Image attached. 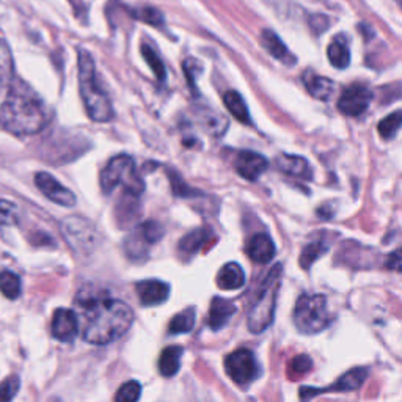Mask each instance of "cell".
Segmentation results:
<instances>
[{
    "label": "cell",
    "mask_w": 402,
    "mask_h": 402,
    "mask_svg": "<svg viewBox=\"0 0 402 402\" xmlns=\"http://www.w3.org/2000/svg\"><path fill=\"white\" fill-rule=\"evenodd\" d=\"M13 80V57L10 47L0 40V90L7 88Z\"/></svg>",
    "instance_id": "24"
},
{
    "label": "cell",
    "mask_w": 402,
    "mask_h": 402,
    "mask_svg": "<svg viewBox=\"0 0 402 402\" xmlns=\"http://www.w3.org/2000/svg\"><path fill=\"white\" fill-rule=\"evenodd\" d=\"M261 43L265 47L270 56L285 64H296V57L289 52V49L285 46L281 38L272 30H263L261 34Z\"/></svg>",
    "instance_id": "17"
},
{
    "label": "cell",
    "mask_w": 402,
    "mask_h": 402,
    "mask_svg": "<svg viewBox=\"0 0 402 402\" xmlns=\"http://www.w3.org/2000/svg\"><path fill=\"white\" fill-rule=\"evenodd\" d=\"M327 56H329L330 63L333 64L335 68L346 69L347 67H349L351 52H349V47L346 46V43L335 40L327 49Z\"/></svg>",
    "instance_id": "26"
},
{
    "label": "cell",
    "mask_w": 402,
    "mask_h": 402,
    "mask_svg": "<svg viewBox=\"0 0 402 402\" xmlns=\"http://www.w3.org/2000/svg\"><path fill=\"white\" fill-rule=\"evenodd\" d=\"M19 385H21V380L18 376L5 379L3 382L0 383V401L2 402L12 401L16 396V393L19 391Z\"/></svg>",
    "instance_id": "33"
},
{
    "label": "cell",
    "mask_w": 402,
    "mask_h": 402,
    "mask_svg": "<svg viewBox=\"0 0 402 402\" xmlns=\"http://www.w3.org/2000/svg\"><path fill=\"white\" fill-rule=\"evenodd\" d=\"M387 268L396 270V272H399L401 270V252L399 250H396V252L388 258Z\"/></svg>",
    "instance_id": "38"
},
{
    "label": "cell",
    "mask_w": 402,
    "mask_h": 402,
    "mask_svg": "<svg viewBox=\"0 0 402 402\" xmlns=\"http://www.w3.org/2000/svg\"><path fill=\"white\" fill-rule=\"evenodd\" d=\"M311 368H313L311 358H309L308 355H297L289 365L291 379H294V376H303V374H307Z\"/></svg>",
    "instance_id": "35"
},
{
    "label": "cell",
    "mask_w": 402,
    "mask_h": 402,
    "mask_svg": "<svg viewBox=\"0 0 402 402\" xmlns=\"http://www.w3.org/2000/svg\"><path fill=\"white\" fill-rule=\"evenodd\" d=\"M172 184H173V190H175V193L179 195V197H189V195L198 193L197 190H192V187L186 186V184L178 178V175L172 176Z\"/></svg>",
    "instance_id": "37"
},
{
    "label": "cell",
    "mask_w": 402,
    "mask_h": 402,
    "mask_svg": "<svg viewBox=\"0 0 402 402\" xmlns=\"http://www.w3.org/2000/svg\"><path fill=\"white\" fill-rule=\"evenodd\" d=\"M276 167L280 168V172H283L285 175L302 178V179H311L313 170L309 167L308 161L298 156H289V154H281L276 159Z\"/></svg>",
    "instance_id": "19"
},
{
    "label": "cell",
    "mask_w": 402,
    "mask_h": 402,
    "mask_svg": "<svg viewBox=\"0 0 402 402\" xmlns=\"http://www.w3.org/2000/svg\"><path fill=\"white\" fill-rule=\"evenodd\" d=\"M224 102L228 110H230L231 115L235 117L237 121H241L244 124L252 123L246 101H244V97L239 95L237 91H226L224 96Z\"/></svg>",
    "instance_id": "22"
},
{
    "label": "cell",
    "mask_w": 402,
    "mask_h": 402,
    "mask_svg": "<svg viewBox=\"0 0 402 402\" xmlns=\"http://www.w3.org/2000/svg\"><path fill=\"white\" fill-rule=\"evenodd\" d=\"M0 292L10 298V300H16L21 296V280L12 270H3L0 274Z\"/></svg>",
    "instance_id": "27"
},
{
    "label": "cell",
    "mask_w": 402,
    "mask_h": 402,
    "mask_svg": "<svg viewBox=\"0 0 402 402\" xmlns=\"http://www.w3.org/2000/svg\"><path fill=\"white\" fill-rule=\"evenodd\" d=\"M225 371L235 383L247 385L259 376L261 368L252 351L237 349L226 357Z\"/></svg>",
    "instance_id": "8"
},
{
    "label": "cell",
    "mask_w": 402,
    "mask_h": 402,
    "mask_svg": "<svg viewBox=\"0 0 402 402\" xmlns=\"http://www.w3.org/2000/svg\"><path fill=\"white\" fill-rule=\"evenodd\" d=\"M401 123H402V113L401 110H396L393 113H390L388 117H385L382 121L379 123V134L380 137L385 140H391L396 137V134L399 132L401 129Z\"/></svg>",
    "instance_id": "28"
},
{
    "label": "cell",
    "mask_w": 402,
    "mask_h": 402,
    "mask_svg": "<svg viewBox=\"0 0 402 402\" xmlns=\"http://www.w3.org/2000/svg\"><path fill=\"white\" fill-rule=\"evenodd\" d=\"M327 252V247L322 242H311L309 246L303 248L300 255V265L303 269H308L314 261H318L322 255Z\"/></svg>",
    "instance_id": "30"
},
{
    "label": "cell",
    "mask_w": 402,
    "mask_h": 402,
    "mask_svg": "<svg viewBox=\"0 0 402 402\" xmlns=\"http://www.w3.org/2000/svg\"><path fill=\"white\" fill-rule=\"evenodd\" d=\"M308 24H309V29H311L313 34L320 35V34H324V32L329 29L330 19L327 18V16H324V14H314V16H311V18H309Z\"/></svg>",
    "instance_id": "36"
},
{
    "label": "cell",
    "mask_w": 402,
    "mask_h": 402,
    "mask_svg": "<svg viewBox=\"0 0 402 402\" xmlns=\"http://www.w3.org/2000/svg\"><path fill=\"white\" fill-rule=\"evenodd\" d=\"M18 222V208L10 201L0 200V226L13 225Z\"/></svg>",
    "instance_id": "34"
},
{
    "label": "cell",
    "mask_w": 402,
    "mask_h": 402,
    "mask_svg": "<svg viewBox=\"0 0 402 402\" xmlns=\"http://www.w3.org/2000/svg\"><path fill=\"white\" fill-rule=\"evenodd\" d=\"M79 90L86 115L96 123H107L115 115L110 97L97 82L93 57L85 49H79Z\"/></svg>",
    "instance_id": "3"
},
{
    "label": "cell",
    "mask_w": 402,
    "mask_h": 402,
    "mask_svg": "<svg viewBox=\"0 0 402 402\" xmlns=\"http://www.w3.org/2000/svg\"><path fill=\"white\" fill-rule=\"evenodd\" d=\"M294 324L303 335H316L331 322L327 298L320 294H302L294 308Z\"/></svg>",
    "instance_id": "6"
},
{
    "label": "cell",
    "mask_w": 402,
    "mask_h": 402,
    "mask_svg": "<svg viewBox=\"0 0 402 402\" xmlns=\"http://www.w3.org/2000/svg\"><path fill=\"white\" fill-rule=\"evenodd\" d=\"M78 303L85 309L82 336L90 344H110L121 338L134 322L132 308L121 300L80 294Z\"/></svg>",
    "instance_id": "1"
},
{
    "label": "cell",
    "mask_w": 402,
    "mask_h": 402,
    "mask_svg": "<svg viewBox=\"0 0 402 402\" xmlns=\"http://www.w3.org/2000/svg\"><path fill=\"white\" fill-rule=\"evenodd\" d=\"M184 349L181 346H168L159 357V373L164 377H173L181 368Z\"/></svg>",
    "instance_id": "20"
},
{
    "label": "cell",
    "mask_w": 402,
    "mask_h": 402,
    "mask_svg": "<svg viewBox=\"0 0 402 402\" xmlns=\"http://www.w3.org/2000/svg\"><path fill=\"white\" fill-rule=\"evenodd\" d=\"M236 313V305L231 300L222 297H214L209 307V318L208 324L211 330H222L230 322L231 318Z\"/></svg>",
    "instance_id": "15"
},
{
    "label": "cell",
    "mask_w": 402,
    "mask_h": 402,
    "mask_svg": "<svg viewBox=\"0 0 402 402\" xmlns=\"http://www.w3.org/2000/svg\"><path fill=\"white\" fill-rule=\"evenodd\" d=\"M99 184L104 193H110L113 189L123 186L128 195L139 197L143 192V179L135 172L134 159L126 154H119L108 162L104 170L101 172Z\"/></svg>",
    "instance_id": "5"
},
{
    "label": "cell",
    "mask_w": 402,
    "mask_h": 402,
    "mask_svg": "<svg viewBox=\"0 0 402 402\" xmlns=\"http://www.w3.org/2000/svg\"><path fill=\"white\" fill-rule=\"evenodd\" d=\"M35 184L36 187L40 189V192L45 195L46 198L51 200L52 203L64 206V208H71V206L75 204V195L71 190L64 187L63 184H60L52 175H49V173H36Z\"/></svg>",
    "instance_id": "11"
},
{
    "label": "cell",
    "mask_w": 402,
    "mask_h": 402,
    "mask_svg": "<svg viewBox=\"0 0 402 402\" xmlns=\"http://www.w3.org/2000/svg\"><path fill=\"white\" fill-rule=\"evenodd\" d=\"M79 331V320L73 309L58 308L52 318V336L62 343H69Z\"/></svg>",
    "instance_id": "12"
},
{
    "label": "cell",
    "mask_w": 402,
    "mask_h": 402,
    "mask_svg": "<svg viewBox=\"0 0 402 402\" xmlns=\"http://www.w3.org/2000/svg\"><path fill=\"white\" fill-rule=\"evenodd\" d=\"M193 307L186 308L184 311L178 313L175 318L170 320L168 324V333L170 335H181V333H189L190 330L195 327V320H197V314H195Z\"/></svg>",
    "instance_id": "23"
},
{
    "label": "cell",
    "mask_w": 402,
    "mask_h": 402,
    "mask_svg": "<svg viewBox=\"0 0 402 402\" xmlns=\"http://www.w3.org/2000/svg\"><path fill=\"white\" fill-rule=\"evenodd\" d=\"M275 244L268 235H257L250 239L247 246V255L250 259L258 264H268L275 258Z\"/></svg>",
    "instance_id": "16"
},
{
    "label": "cell",
    "mask_w": 402,
    "mask_h": 402,
    "mask_svg": "<svg viewBox=\"0 0 402 402\" xmlns=\"http://www.w3.org/2000/svg\"><path fill=\"white\" fill-rule=\"evenodd\" d=\"M51 121V110L45 101L23 80H12L0 106V126L10 134L25 137L41 132Z\"/></svg>",
    "instance_id": "2"
},
{
    "label": "cell",
    "mask_w": 402,
    "mask_h": 402,
    "mask_svg": "<svg viewBox=\"0 0 402 402\" xmlns=\"http://www.w3.org/2000/svg\"><path fill=\"white\" fill-rule=\"evenodd\" d=\"M305 84L309 93L319 101H329L330 97L333 96L336 88L333 80L322 78V75L318 74H311L309 78H305Z\"/></svg>",
    "instance_id": "21"
},
{
    "label": "cell",
    "mask_w": 402,
    "mask_h": 402,
    "mask_svg": "<svg viewBox=\"0 0 402 402\" xmlns=\"http://www.w3.org/2000/svg\"><path fill=\"white\" fill-rule=\"evenodd\" d=\"M135 287H137V296L143 307L161 305L170 296V286L159 280L140 281Z\"/></svg>",
    "instance_id": "14"
},
{
    "label": "cell",
    "mask_w": 402,
    "mask_h": 402,
    "mask_svg": "<svg viewBox=\"0 0 402 402\" xmlns=\"http://www.w3.org/2000/svg\"><path fill=\"white\" fill-rule=\"evenodd\" d=\"M135 19L142 21L145 24H150V25H154V27H159L164 24V16L159 12L157 8L153 7H143V8H139L135 10L132 13Z\"/></svg>",
    "instance_id": "31"
},
{
    "label": "cell",
    "mask_w": 402,
    "mask_h": 402,
    "mask_svg": "<svg viewBox=\"0 0 402 402\" xmlns=\"http://www.w3.org/2000/svg\"><path fill=\"white\" fill-rule=\"evenodd\" d=\"M281 275H283V268H281V264H276L265 276L263 287H261L257 300L250 308L247 316V325L252 333H263L264 330H268L272 325L276 297H279L281 285Z\"/></svg>",
    "instance_id": "4"
},
{
    "label": "cell",
    "mask_w": 402,
    "mask_h": 402,
    "mask_svg": "<svg viewBox=\"0 0 402 402\" xmlns=\"http://www.w3.org/2000/svg\"><path fill=\"white\" fill-rule=\"evenodd\" d=\"M209 233L206 230H195L189 233L187 236L182 237L181 244H179V252L187 255V257H193L195 253L200 252L203 244L208 241Z\"/></svg>",
    "instance_id": "25"
},
{
    "label": "cell",
    "mask_w": 402,
    "mask_h": 402,
    "mask_svg": "<svg viewBox=\"0 0 402 402\" xmlns=\"http://www.w3.org/2000/svg\"><path fill=\"white\" fill-rule=\"evenodd\" d=\"M373 93L366 85L354 84L343 91L338 101V110L346 117H360L368 110Z\"/></svg>",
    "instance_id": "9"
},
{
    "label": "cell",
    "mask_w": 402,
    "mask_h": 402,
    "mask_svg": "<svg viewBox=\"0 0 402 402\" xmlns=\"http://www.w3.org/2000/svg\"><path fill=\"white\" fill-rule=\"evenodd\" d=\"M236 172L247 181H257L269 168V161L253 151H241L235 162Z\"/></svg>",
    "instance_id": "13"
},
{
    "label": "cell",
    "mask_w": 402,
    "mask_h": 402,
    "mask_svg": "<svg viewBox=\"0 0 402 402\" xmlns=\"http://www.w3.org/2000/svg\"><path fill=\"white\" fill-rule=\"evenodd\" d=\"M62 233L73 250L79 253H88L95 250L99 242L95 225L84 217H67L62 222Z\"/></svg>",
    "instance_id": "7"
},
{
    "label": "cell",
    "mask_w": 402,
    "mask_h": 402,
    "mask_svg": "<svg viewBox=\"0 0 402 402\" xmlns=\"http://www.w3.org/2000/svg\"><path fill=\"white\" fill-rule=\"evenodd\" d=\"M142 396V387H140L139 382L135 380H130V382L124 383L121 388L118 390L115 399L118 402H135L140 399Z\"/></svg>",
    "instance_id": "32"
},
{
    "label": "cell",
    "mask_w": 402,
    "mask_h": 402,
    "mask_svg": "<svg viewBox=\"0 0 402 402\" xmlns=\"http://www.w3.org/2000/svg\"><path fill=\"white\" fill-rule=\"evenodd\" d=\"M368 374H369L368 368L351 369L349 373H346L344 376H341L333 385H330L329 388H320V390H314V388H308V387L300 388V398L309 399V398H313V396H318L320 393H329V391H336V393L355 391L362 387L363 382H365L366 377H368Z\"/></svg>",
    "instance_id": "10"
},
{
    "label": "cell",
    "mask_w": 402,
    "mask_h": 402,
    "mask_svg": "<svg viewBox=\"0 0 402 402\" xmlns=\"http://www.w3.org/2000/svg\"><path fill=\"white\" fill-rule=\"evenodd\" d=\"M246 285V274L236 263H228L217 274V286L225 291H236Z\"/></svg>",
    "instance_id": "18"
},
{
    "label": "cell",
    "mask_w": 402,
    "mask_h": 402,
    "mask_svg": "<svg viewBox=\"0 0 402 402\" xmlns=\"http://www.w3.org/2000/svg\"><path fill=\"white\" fill-rule=\"evenodd\" d=\"M142 56L145 58V62L150 64V68L153 69L154 75L157 78V80H161V82H164L165 78H167V71H165V67L164 63H162V60L157 56L154 49H151L150 46L143 45L142 46Z\"/></svg>",
    "instance_id": "29"
}]
</instances>
